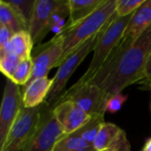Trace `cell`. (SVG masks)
<instances>
[{"label":"cell","mask_w":151,"mask_h":151,"mask_svg":"<svg viewBox=\"0 0 151 151\" xmlns=\"http://www.w3.org/2000/svg\"><path fill=\"white\" fill-rule=\"evenodd\" d=\"M33 72V60L31 58L21 60L15 72L10 78L15 84L19 86H26L29 81Z\"/></svg>","instance_id":"ffe728a7"},{"label":"cell","mask_w":151,"mask_h":151,"mask_svg":"<svg viewBox=\"0 0 151 151\" xmlns=\"http://www.w3.org/2000/svg\"><path fill=\"white\" fill-rule=\"evenodd\" d=\"M64 135L65 134L54 115L53 108L43 103L36 130L23 151H53Z\"/></svg>","instance_id":"5b68a950"},{"label":"cell","mask_w":151,"mask_h":151,"mask_svg":"<svg viewBox=\"0 0 151 151\" xmlns=\"http://www.w3.org/2000/svg\"><path fill=\"white\" fill-rule=\"evenodd\" d=\"M111 147L115 149L116 151H131L130 143L127 140L126 132L124 130L120 132V134H119Z\"/></svg>","instance_id":"484cf974"},{"label":"cell","mask_w":151,"mask_h":151,"mask_svg":"<svg viewBox=\"0 0 151 151\" xmlns=\"http://www.w3.org/2000/svg\"><path fill=\"white\" fill-rule=\"evenodd\" d=\"M14 35L11 29L0 24V55L7 51L8 45Z\"/></svg>","instance_id":"d4e9b609"},{"label":"cell","mask_w":151,"mask_h":151,"mask_svg":"<svg viewBox=\"0 0 151 151\" xmlns=\"http://www.w3.org/2000/svg\"><path fill=\"white\" fill-rule=\"evenodd\" d=\"M132 15L133 14L127 17H119L115 13L101 30L93 50L94 54L89 66L82 77L77 81L78 83L88 82L104 65L121 41Z\"/></svg>","instance_id":"3957f363"},{"label":"cell","mask_w":151,"mask_h":151,"mask_svg":"<svg viewBox=\"0 0 151 151\" xmlns=\"http://www.w3.org/2000/svg\"><path fill=\"white\" fill-rule=\"evenodd\" d=\"M33 46L34 42L28 31H22L12 36L6 52H10L20 60H24L32 58Z\"/></svg>","instance_id":"2e32d148"},{"label":"cell","mask_w":151,"mask_h":151,"mask_svg":"<svg viewBox=\"0 0 151 151\" xmlns=\"http://www.w3.org/2000/svg\"><path fill=\"white\" fill-rule=\"evenodd\" d=\"M53 79L48 77L38 78L24 87L22 93L23 105L26 108H35L44 103L51 87Z\"/></svg>","instance_id":"7c38bea8"},{"label":"cell","mask_w":151,"mask_h":151,"mask_svg":"<svg viewBox=\"0 0 151 151\" xmlns=\"http://www.w3.org/2000/svg\"><path fill=\"white\" fill-rule=\"evenodd\" d=\"M142 151H151V138L150 140H148V142H146Z\"/></svg>","instance_id":"83f0119b"},{"label":"cell","mask_w":151,"mask_h":151,"mask_svg":"<svg viewBox=\"0 0 151 151\" xmlns=\"http://www.w3.org/2000/svg\"><path fill=\"white\" fill-rule=\"evenodd\" d=\"M20 59L10 52H5L0 55V69L2 73L5 75L6 79H10L19 64Z\"/></svg>","instance_id":"7402d4cb"},{"label":"cell","mask_w":151,"mask_h":151,"mask_svg":"<svg viewBox=\"0 0 151 151\" xmlns=\"http://www.w3.org/2000/svg\"><path fill=\"white\" fill-rule=\"evenodd\" d=\"M53 112L65 135L81 129L91 118V115L71 101L59 102L53 108Z\"/></svg>","instance_id":"8fae6325"},{"label":"cell","mask_w":151,"mask_h":151,"mask_svg":"<svg viewBox=\"0 0 151 151\" xmlns=\"http://www.w3.org/2000/svg\"><path fill=\"white\" fill-rule=\"evenodd\" d=\"M104 122V115H101V114L91 115L89 121L87 124H85L81 129H79L73 134L82 138L88 143L94 145L97 134Z\"/></svg>","instance_id":"d6986e66"},{"label":"cell","mask_w":151,"mask_h":151,"mask_svg":"<svg viewBox=\"0 0 151 151\" xmlns=\"http://www.w3.org/2000/svg\"><path fill=\"white\" fill-rule=\"evenodd\" d=\"M0 24L11 29L14 34L28 31L22 18L8 1H0Z\"/></svg>","instance_id":"9a60e30c"},{"label":"cell","mask_w":151,"mask_h":151,"mask_svg":"<svg viewBox=\"0 0 151 151\" xmlns=\"http://www.w3.org/2000/svg\"><path fill=\"white\" fill-rule=\"evenodd\" d=\"M107 100L106 95L99 87L89 82H76L64 93L58 104L62 101H71L89 115H104Z\"/></svg>","instance_id":"52a82bcc"},{"label":"cell","mask_w":151,"mask_h":151,"mask_svg":"<svg viewBox=\"0 0 151 151\" xmlns=\"http://www.w3.org/2000/svg\"><path fill=\"white\" fill-rule=\"evenodd\" d=\"M117 0H105L90 16L75 26L64 29L60 34L63 45V56L58 66L85 42L98 35L116 12Z\"/></svg>","instance_id":"7a4b0ae2"},{"label":"cell","mask_w":151,"mask_h":151,"mask_svg":"<svg viewBox=\"0 0 151 151\" xmlns=\"http://www.w3.org/2000/svg\"><path fill=\"white\" fill-rule=\"evenodd\" d=\"M65 3L64 0H36L28 33L34 44L40 45L47 34L51 31L50 22L54 12Z\"/></svg>","instance_id":"30bf717a"},{"label":"cell","mask_w":151,"mask_h":151,"mask_svg":"<svg viewBox=\"0 0 151 151\" xmlns=\"http://www.w3.org/2000/svg\"><path fill=\"white\" fill-rule=\"evenodd\" d=\"M122 129L115 124L104 122L97 134L94 142V148L96 151H101L111 148Z\"/></svg>","instance_id":"e0dca14e"},{"label":"cell","mask_w":151,"mask_h":151,"mask_svg":"<svg viewBox=\"0 0 151 151\" xmlns=\"http://www.w3.org/2000/svg\"><path fill=\"white\" fill-rule=\"evenodd\" d=\"M101 151H116V150H115V149H113L112 147H111V148H108V149H106V150H101Z\"/></svg>","instance_id":"f1b7e54d"},{"label":"cell","mask_w":151,"mask_h":151,"mask_svg":"<svg viewBox=\"0 0 151 151\" xmlns=\"http://www.w3.org/2000/svg\"><path fill=\"white\" fill-rule=\"evenodd\" d=\"M36 54L32 57L33 72L27 84L38 78L47 77L49 72L58 66L63 56L62 38L60 35H56L50 42L39 45Z\"/></svg>","instance_id":"9c48e42d"},{"label":"cell","mask_w":151,"mask_h":151,"mask_svg":"<svg viewBox=\"0 0 151 151\" xmlns=\"http://www.w3.org/2000/svg\"><path fill=\"white\" fill-rule=\"evenodd\" d=\"M127 100V96L122 95L121 93L109 97L106 103V112L116 113L122 108L123 104L126 103Z\"/></svg>","instance_id":"cb8c5ba5"},{"label":"cell","mask_w":151,"mask_h":151,"mask_svg":"<svg viewBox=\"0 0 151 151\" xmlns=\"http://www.w3.org/2000/svg\"><path fill=\"white\" fill-rule=\"evenodd\" d=\"M104 1L105 0H68L69 17L64 29H68L90 16Z\"/></svg>","instance_id":"5bb4252c"},{"label":"cell","mask_w":151,"mask_h":151,"mask_svg":"<svg viewBox=\"0 0 151 151\" xmlns=\"http://www.w3.org/2000/svg\"><path fill=\"white\" fill-rule=\"evenodd\" d=\"M150 56L151 26L123 53L115 72L100 87L107 98L120 94L133 83L142 81Z\"/></svg>","instance_id":"6da1fadb"},{"label":"cell","mask_w":151,"mask_h":151,"mask_svg":"<svg viewBox=\"0 0 151 151\" xmlns=\"http://www.w3.org/2000/svg\"><path fill=\"white\" fill-rule=\"evenodd\" d=\"M42 104L35 108L23 106L0 151H23L35 134L41 117Z\"/></svg>","instance_id":"8992f818"},{"label":"cell","mask_w":151,"mask_h":151,"mask_svg":"<svg viewBox=\"0 0 151 151\" xmlns=\"http://www.w3.org/2000/svg\"><path fill=\"white\" fill-rule=\"evenodd\" d=\"M36 0H11L8 1L18 12L19 16L22 18L23 21L29 27L31 19L33 16L35 4Z\"/></svg>","instance_id":"44dd1931"},{"label":"cell","mask_w":151,"mask_h":151,"mask_svg":"<svg viewBox=\"0 0 151 151\" xmlns=\"http://www.w3.org/2000/svg\"><path fill=\"white\" fill-rule=\"evenodd\" d=\"M23 106L19 86L10 79H6L0 109V150L3 148L7 135Z\"/></svg>","instance_id":"ba28073f"},{"label":"cell","mask_w":151,"mask_h":151,"mask_svg":"<svg viewBox=\"0 0 151 151\" xmlns=\"http://www.w3.org/2000/svg\"><path fill=\"white\" fill-rule=\"evenodd\" d=\"M142 84L147 86L148 88H151V56L148 61L145 70V79L142 81Z\"/></svg>","instance_id":"4316f807"},{"label":"cell","mask_w":151,"mask_h":151,"mask_svg":"<svg viewBox=\"0 0 151 151\" xmlns=\"http://www.w3.org/2000/svg\"><path fill=\"white\" fill-rule=\"evenodd\" d=\"M151 26V0H145L133 13L125 30L124 38L136 41Z\"/></svg>","instance_id":"4fadbf2b"},{"label":"cell","mask_w":151,"mask_h":151,"mask_svg":"<svg viewBox=\"0 0 151 151\" xmlns=\"http://www.w3.org/2000/svg\"><path fill=\"white\" fill-rule=\"evenodd\" d=\"M53 151H96L88 143L74 134L64 135L56 144Z\"/></svg>","instance_id":"ac0fdd59"},{"label":"cell","mask_w":151,"mask_h":151,"mask_svg":"<svg viewBox=\"0 0 151 151\" xmlns=\"http://www.w3.org/2000/svg\"><path fill=\"white\" fill-rule=\"evenodd\" d=\"M98 35L99 34L85 42L80 48H78L68 58H66L58 66V70L57 71L53 78V84L51 89L46 100L44 101V103L48 106L54 108L57 105L58 102L60 100V98L65 92V88L66 87V84L74 71L87 58V56L92 50H94V48L98 39Z\"/></svg>","instance_id":"277c9868"},{"label":"cell","mask_w":151,"mask_h":151,"mask_svg":"<svg viewBox=\"0 0 151 151\" xmlns=\"http://www.w3.org/2000/svg\"><path fill=\"white\" fill-rule=\"evenodd\" d=\"M145 0H117L116 14L119 17H127L133 14Z\"/></svg>","instance_id":"603a6c76"}]
</instances>
